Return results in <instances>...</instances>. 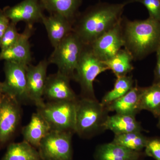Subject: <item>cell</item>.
<instances>
[{
	"instance_id": "obj_1",
	"label": "cell",
	"mask_w": 160,
	"mask_h": 160,
	"mask_svg": "<svg viewBox=\"0 0 160 160\" xmlns=\"http://www.w3.org/2000/svg\"><path fill=\"white\" fill-rule=\"evenodd\" d=\"M132 0L123 2H99L80 13L73 24V31L83 44L91 45L114 27L122 19L126 6Z\"/></svg>"
},
{
	"instance_id": "obj_2",
	"label": "cell",
	"mask_w": 160,
	"mask_h": 160,
	"mask_svg": "<svg viewBox=\"0 0 160 160\" xmlns=\"http://www.w3.org/2000/svg\"><path fill=\"white\" fill-rule=\"evenodd\" d=\"M124 47L133 60H141L160 47V22L149 18L130 21L122 18Z\"/></svg>"
},
{
	"instance_id": "obj_3",
	"label": "cell",
	"mask_w": 160,
	"mask_h": 160,
	"mask_svg": "<svg viewBox=\"0 0 160 160\" xmlns=\"http://www.w3.org/2000/svg\"><path fill=\"white\" fill-rule=\"evenodd\" d=\"M108 110L96 99L82 97L77 102L75 132L89 137L104 130V124Z\"/></svg>"
},
{
	"instance_id": "obj_4",
	"label": "cell",
	"mask_w": 160,
	"mask_h": 160,
	"mask_svg": "<svg viewBox=\"0 0 160 160\" xmlns=\"http://www.w3.org/2000/svg\"><path fill=\"white\" fill-rule=\"evenodd\" d=\"M84 45L76 33L72 32L54 48L48 60L49 64L56 65L58 71L74 80Z\"/></svg>"
},
{
	"instance_id": "obj_5",
	"label": "cell",
	"mask_w": 160,
	"mask_h": 160,
	"mask_svg": "<svg viewBox=\"0 0 160 160\" xmlns=\"http://www.w3.org/2000/svg\"><path fill=\"white\" fill-rule=\"evenodd\" d=\"M108 70V67L94 54L89 45H84L74 78L81 86L82 97L96 99L94 80L99 75Z\"/></svg>"
},
{
	"instance_id": "obj_6",
	"label": "cell",
	"mask_w": 160,
	"mask_h": 160,
	"mask_svg": "<svg viewBox=\"0 0 160 160\" xmlns=\"http://www.w3.org/2000/svg\"><path fill=\"white\" fill-rule=\"evenodd\" d=\"M77 101L49 102L38 107L37 112L46 120L51 130L75 132Z\"/></svg>"
},
{
	"instance_id": "obj_7",
	"label": "cell",
	"mask_w": 160,
	"mask_h": 160,
	"mask_svg": "<svg viewBox=\"0 0 160 160\" xmlns=\"http://www.w3.org/2000/svg\"><path fill=\"white\" fill-rule=\"evenodd\" d=\"M71 132L51 130L42 140L39 152L42 160H72Z\"/></svg>"
},
{
	"instance_id": "obj_8",
	"label": "cell",
	"mask_w": 160,
	"mask_h": 160,
	"mask_svg": "<svg viewBox=\"0 0 160 160\" xmlns=\"http://www.w3.org/2000/svg\"><path fill=\"white\" fill-rule=\"evenodd\" d=\"M27 66L9 61L4 63L5 80L3 82V92L20 104L29 102L27 90Z\"/></svg>"
},
{
	"instance_id": "obj_9",
	"label": "cell",
	"mask_w": 160,
	"mask_h": 160,
	"mask_svg": "<svg viewBox=\"0 0 160 160\" xmlns=\"http://www.w3.org/2000/svg\"><path fill=\"white\" fill-rule=\"evenodd\" d=\"M18 101L7 95L0 97V143L5 144L12 137L19 125L21 109Z\"/></svg>"
},
{
	"instance_id": "obj_10",
	"label": "cell",
	"mask_w": 160,
	"mask_h": 160,
	"mask_svg": "<svg viewBox=\"0 0 160 160\" xmlns=\"http://www.w3.org/2000/svg\"><path fill=\"white\" fill-rule=\"evenodd\" d=\"M122 20L89 45L94 54L103 62L113 57L124 47Z\"/></svg>"
},
{
	"instance_id": "obj_11",
	"label": "cell",
	"mask_w": 160,
	"mask_h": 160,
	"mask_svg": "<svg viewBox=\"0 0 160 160\" xmlns=\"http://www.w3.org/2000/svg\"><path fill=\"white\" fill-rule=\"evenodd\" d=\"M49 64L48 60L45 59L40 61L36 66L31 64L27 66V94L29 102L34 103L37 108L45 104L43 97Z\"/></svg>"
},
{
	"instance_id": "obj_12",
	"label": "cell",
	"mask_w": 160,
	"mask_h": 160,
	"mask_svg": "<svg viewBox=\"0 0 160 160\" xmlns=\"http://www.w3.org/2000/svg\"><path fill=\"white\" fill-rule=\"evenodd\" d=\"M3 12L10 22L17 24L23 22L26 25L33 26L42 22L44 16L42 6L39 0H23L13 6H6Z\"/></svg>"
},
{
	"instance_id": "obj_13",
	"label": "cell",
	"mask_w": 160,
	"mask_h": 160,
	"mask_svg": "<svg viewBox=\"0 0 160 160\" xmlns=\"http://www.w3.org/2000/svg\"><path fill=\"white\" fill-rule=\"evenodd\" d=\"M70 80L58 71L48 76L43 97L49 102L77 101L78 98L70 86Z\"/></svg>"
},
{
	"instance_id": "obj_14",
	"label": "cell",
	"mask_w": 160,
	"mask_h": 160,
	"mask_svg": "<svg viewBox=\"0 0 160 160\" xmlns=\"http://www.w3.org/2000/svg\"><path fill=\"white\" fill-rule=\"evenodd\" d=\"M34 30L33 26L26 25L17 42L8 49L0 52V61L16 62L26 65L31 64L32 57L29 39Z\"/></svg>"
},
{
	"instance_id": "obj_15",
	"label": "cell",
	"mask_w": 160,
	"mask_h": 160,
	"mask_svg": "<svg viewBox=\"0 0 160 160\" xmlns=\"http://www.w3.org/2000/svg\"><path fill=\"white\" fill-rule=\"evenodd\" d=\"M42 23L46 28L49 40L54 48L73 31V24L59 15H44Z\"/></svg>"
},
{
	"instance_id": "obj_16",
	"label": "cell",
	"mask_w": 160,
	"mask_h": 160,
	"mask_svg": "<svg viewBox=\"0 0 160 160\" xmlns=\"http://www.w3.org/2000/svg\"><path fill=\"white\" fill-rule=\"evenodd\" d=\"M48 123L39 112L33 113L29 122L22 130L24 141L38 148L42 140L51 131Z\"/></svg>"
},
{
	"instance_id": "obj_17",
	"label": "cell",
	"mask_w": 160,
	"mask_h": 160,
	"mask_svg": "<svg viewBox=\"0 0 160 160\" xmlns=\"http://www.w3.org/2000/svg\"><path fill=\"white\" fill-rule=\"evenodd\" d=\"M83 0H40L44 10L50 14H57L66 18L72 24L78 15Z\"/></svg>"
},
{
	"instance_id": "obj_18",
	"label": "cell",
	"mask_w": 160,
	"mask_h": 160,
	"mask_svg": "<svg viewBox=\"0 0 160 160\" xmlns=\"http://www.w3.org/2000/svg\"><path fill=\"white\" fill-rule=\"evenodd\" d=\"M140 91L141 88L136 85L125 95L106 106V109L116 113L135 116L140 111Z\"/></svg>"
},
{
	"instance_id": "obj_19",
	"label": "cell",
	"mask_w": 160,
	"mask_h": 160,
	"mask_svg": "<svg viewBox=\"0 0 160 160\" xmlns=\"http://www.w3.org/2000/svg\"><path fill=\"white\" fill-rule=\"evenodd\" d=\"M104 129L110 130L115 135L142 131V128L135 116L119 113L107 116L104 122Z\"/></svg>"
},
{
	"instance_id": "obj_20",
	"label": "cell",
	"mask_w": 160,
	"mask_h": 160,
	"mask_svg": "<svg viewBox=\"0 0 160 160\" xmlns=\"http://www.w3.org/2000/svg\"><path fill=\"white\" fill-rule=\"evenodd\" d=\"M97 160H138L139 152L132 151L112 142L99 146L95 152Z\"/></svg>"
},
{
	"instance_id": "obj_21",
	"label": "cell",
	"mask_w": 160,
	"mask_h": 160,
	"mask_svg": "<svg viewBox=\"0 0 160 160\" xmlns=\"http://www.w3.org/2000/svg\"><path fill=\"white\" fill-rule=\"evenodd\" d=\"M139 109L146 110L155 116L160 115V83L154 82L152 86L141 88Z\"/></svg>"
},
{
	"instance_id": "obj_22",
	"label": "cell",
	"mask_w": 160,
	"mask_h": 160,
	"mask_svg": "<svg viewBox=\"0 0 160 160\" xmlns=\"http://www.w3.org/2000/svg\"><path fill=\"white\" fill-rule=\"evenodd\" d=\"M2 160H42L39 152L26 141L9 144Z\"/></svg>"
},
{
	"instance_id": "obj_23",
	"label": "cell",
	"mask_w": 160,
	"mask_h": 160,
	"mask_svg": "<svg viewBox=\"0 0 160 160\" xmlns=\"http://www.w3.org/2000/svg\"><path fill=\"white\" fill-rule=\"evenodd\" d=\"M133 59L131 54L125 49H121L111 58L104 62L109 70H111L116 77L127 75L134 67Z\"/></svg>"
},
{
	"instance_id": "obj_24",
	"label": "cell",
	"mask_w": 160,
	"mask_h": 160,
	"mask_svg": "<svg viewBox=\"0 0 160 160\" xmlns=\"http://www.w3.org/2000/svg\"><path fill=\"white\" fill-rule=\"evenodd\" d=\"M134 84V80L131 76H124L117 77L113 89L103 97L101 104L106 107L115 100L120 98L130 91Z\"/></svg>"
},
{
	"instance_id": "obj_25",
	"label": "cell",
	"mask_w": 160,
	"mask_h": 160,
	"mask_svg": "<svg viewBox=\"0 0 160 160\" xmlns=\"http://www.w3.org/2000/svg\"><path fill=\"white\" fill-rule=\"evenodd\" d=\"M148 140L142 132H133L115 135L112 142L132 151L139 152L145 149Z\"/></svg>"
},
{
	"instance_id": "obj_26",
	"label": "cell",
	"mask_w": 160,
	"mask_h": 160,
	"mask_svg": "<svg viewBox=\"0 0 160 160\" xmlns=\"http://www.w3.org/2000/svg\"><path fill=\"white\" fill-rule=\"evenodd\" d=\"M17 24L10 22L9 26L0 41V48L2 50L8 49L17 42L21 36L18 32Z\"/></svg>"
},
{
	"instance_id": "obj_27",
	"label": "cell",
	"mask_w": 160,
	"mask_h": 160,
	"mask_svg": "<svg viewBox=\"0 0 160 160\" xmlns=\"http://www.w3.org/2000/svg\"><path fill=\"white\" fill-rule=\"evenodd\" d=\"M132 2L142 4L147 9L149 17L160 22V0H132Z\"/></svg>"
},
{
	"instance_id": "obj_28",
	"label": "cell",
	"mask_w": 160,
	"mask_h": 160,
	"mask_svg": "<svg viewBox=\"0 0 160 160\" xmlns=\"http://www.w3.org/2000/svg\"><path fill=\"white\" fill-rule=\"evenodd\" d=\"M145 151L149 157L153 158L155 160H160V139H148Z\"/></svg>"
},
{
	"instance_id": "obj_29",
	"label": "cell",
	"mask_w": 160,
	"mask_h": 160,
	"mask_svg": "<svg viewBox=\"0 0 160 160\" xmlns=\"http://www.w3.org/2000/svg\"><path fill=\"white\" fill-rule=\"evenodd\" d=\"M10 23V20L4 13L3 10L0 9V41Z\"/></svg>"
},
{
	"instance_id": "obj_30",
	"label": "cell",
	"mask_w": 160,
	"mask_h": 160,
	"mask_svg": "<svg viewBox=\"0 0 160 160\" xmlns=\"http://www.w3.org/2000/svg\"><path fill=\"white\" fill-rule=\"evenodd\" d=\"M157 63L154 71V82L160 83V47L157 51Z\"/></svg>"
},
{
	"instance_id": "obj_31",
	"label": "cell",
	"mask_w": 160,
	"mask_h": 160,
	"mask_svg": "<svg viewBox=\"0 0 160 160\" xmlns=\"http://www.w3.org/2000/svg\"><path fill=\"white\" fill-rule=\"evenodd\" d=\"M3 94H4V92H3V82H0V97Z\"/></svg>"
},
{
	"instance_id": "obj_32",
	"label": "cell",
	"mask_w": 160,
	"mask_h": 160,
	"mask_svg": "<svg viewBox=\"0 0 160 160\" xmlns=\"http://www.w3.org/2000/svg\"><path fill=\"white\" fill-rule=\"evenodd\" d=\"M159 118V120L158 126L160 127V115L158 117Z\"/></svg>"
},
{
	"instance_id": "obj_33",
	"label": "cell",
	"mask_w": 160,
	"mask_h": 160,
	"mask_svg": "<svg viewBox=\"0 0 160 160\" xmlns=\"http://www.w3.org/2000/svg\"></svg>"
}]
</instances>
